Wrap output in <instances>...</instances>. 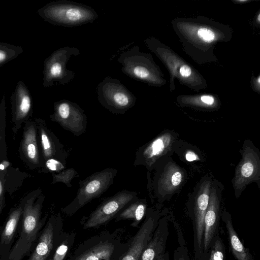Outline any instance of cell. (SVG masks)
<instances>
[{
  "mask_svg": "<svg viewBox=\"0 0 260 260\" xmlns=\"http://www.w3.org/2000/svg\"><path fill=\"white\" fill-rule=\"evenodd\" d=\"M33 119L36 124L38 142L41 147L43 164L49 159H55L66 165L68 153L63 145L48 128L44 119L37 117Z\"/></svg>",
  "mask_w": 260,
  "mask_h": 260,
  "instance_id": "17",
  "label": "cell"
},
{
  "mask_svg": "<svg viewBox=\"0 0 260 260\" xmlns=\"http://www.w3.org/2000/svg\"><path fill=\"white\" fill-rule=\"evenodd\" d=\"M66 165L55 159H49L44 162L42 170L45 172L58 173L65 169Z\"/></svg>",
  "mask_w": 260,
  "mask_h": 260,
  "instance_id": "30",
  "label": "cell"
},
{
  "mask_svg": "<svg viewBox=\"0 0 260 260\" xmlns=\"http://www.w3.org/2000/svg\"><path fill=\"white\" fill-rule=\"evenodd\" d=\"M174 260H185V258H184L183 255H179L177 252V256L174 255Z\"/></svg>",
  "mask_w": 260,
  "mask_h": 260,
  "instance_id": "34",
  "label": "cell"
},
{
  "mask_svg": "<svg viewBox=\"0 0 260 260\" xmlns=\"http://www.w3.org/2000/svg\"><path fill=\"white\" fill-rule=\"evenodd\" d=\"M145 216L144 221L133 238L127 250L118 260H139L152 237L161 214L158 209L147 208Z\"/></svg>",
  "mask_w": 260,
  "mask_h": 260,
  "instance_id": "16",
  "label": "cell"
},
{
  "mask_svg": "<svg viewBox=\"0 0 260 260\" xmlns=\"http://www.w3.org/2000/svg\"><path fill=\"white\" fill-rule=\"evenodd\" d=\"M118 171L108 168L87 177L79 183V187L74 200L61 208L66 214L72 215L93 199L106 191L113 183Z\"/></svg>",
  "mask_w": 260,
  "mask_h": 260,
  "instance_id": "7",
  "label": "cell"
},
{
  "mask_svg": "<svg viewBox=\"0 0 260 260\" xmlns=\"http://www.w3.org/2000/svg\"><path fill=\"white\" fill-rule=\"evenodd\" d=\"M144 43L167 67L171 78L170 81L173 82L176 78L180 84L197 92L207 87L206 80L196 69L158 39L150 37L145 40Z\"/></svg>",
  "mask_w": 260,
  "mask_h": 260,
  "instance_id": "4",
  "label": "cell"
},
{
  "mask_svg": "<svg viewBox=\"0 0 260 260\" xmlns=\"http://www.w3.org/2000/svg\"><path fill=\"white\" fill-rule=\"evenodd\" d=\"M38 14L52 25L66 27L92 23L99 17L92 7L69 0L47 3L38 10Z\"/></svg>",
  "mask_w": 260,
  "mask_h": 260,
  "instance_id": "5",
  "label": "cell"
},
{
  "mask_svg": "<svg viewBox=\"0 0 260 260\" xmlns=\"http://www.w3.org/2000/svg\"><path fill=\"white\" fill-rule=\"evenodd\" d=\"M54 112L49 115L51 121L63 129L79 137L86 130L87 117L83 109L77 103L68 100H61L53 104Z\"/></svg>",
  "mask_w": 260,
  "mask_h": 260,
  "instance_id": "14",
  "label": "cell"
},
{
  "mask_svg": "<svg viewBox=\"0 0 260 260\" xmlns=\"http://www.w3.org/2000/svg\"><path fill=\"white\" fill-rule=\"evenodd\" d=\"M212 180L204 176L198 182L189 197L188 207L194 222V250L199 254L203 253L204 221L208 205Z\"/></svg>",
  "mask_w": 260,
  "mask_h": 260,
  "instance_id": "12",
  "label": "cell"
},
{
  "mask_svg": "<svg viewBox=\"0 0 260 260\" xmlns=\"http://www.w3.org/2000/svg\"><path fill=\"white\" fill-rule=\"evenodd\" d=\"M5 206L4 179L0 171V214Z\"/></svg>",
  "mask_w": 260,
  "mask_h": 260,
  "instance_id": "32",
  "label": "cell"
},
{
  "mask_svg": "<svg viewBox=\"0 0 260 260\" xmlns=\"http://www.w3.org/2000/svg\"><path fill=\"white\" fill-rule=\"evenodd\" d=\"M22 51L21 47L0 42V68L17 57Z\"/></svg>",
  "mask_w": 260,
  "mask_h": 260,
  "instance_id": "27",
  "label": "cell"
},
{
  "mask_svg": "<svg viewBox=\"0 0 260 260\" xmlns=\"http://www.w3.org/2000/svg\"><path fill=\"white\" fill-rule=\"evenodd\" d=\"M68 249V242L67 240H65L57 247L53 257V260H63Z\"/></svg>",
  "mask_w": 260,
  "mask_h": 260,
  "instance_id": "31",
  "label": "cell"
},
{
  "mask_svg": "<svg viewBox=\"0 0 260 260\" xmlns=\"http://www.w3.org/2000/svg\"><path fill=\"white\" fill-rule=\"evenodd\" d=\"M177 102L182 106H188L207 110L215 109L219 106L214 96L207 94L181 95L177 97Z\"/></svg>",
  "mask_w": 260,
  "mask_h": 260,
  "instance_id": "26",
  "label": "cell"
},
{
  "mask_svg": "<svg viewBox=\"0 0 260 260\" xmlns=\"http://www.w3.org/2000/svg\"><path fill=\"white\" fill-rule=\"evenodd\" d=\"M44 200L45 196L41 189L32 192L22 211L20 234L9 252L1 260H22L28 255L47 218L46 216L41 219Z\"/></svg>",
  "mask_w": 260,
  "mask_h": 260,
  "instance_id": "2",
  "label": "cell"
},
{
  "mask_svg": "<svg viewBox=\"0 0 260 260\" xmlns=\"http://www.w3.org/2000/svg\"><path fill=\"white\" fill-rule=\"evenodd\" d=\"M19 152L21 159L30 169L43 167V161L39 151L37 128L34 119L24 122Z\"/></svg>",
  "mask_w": 260,
  "mask_h": 260,
  "instance_id": "19",
  "label": "cell"
},
{
  "mask_svg": "<svg viewBox=\"0 0 260 260\" xmlns=\"http://www.w3.org/2000/svg\"><path fill=\"white\" fill-rule=\"evenodd\" d=\"M78 172L74 168H71L58 172L52 173V184L58 182L63 183L67 187H71V181L76 177Z\"/></svg>",
  "mask_w": 260,
  "mask_h": 260,
  "instance_id": "28",
  "label": "cell"
},
{
  "mask_svg": "<svg viewBox=\"0 0 260 260\" xmlns=\"http://www.w3.org/2000/svg\"><path fill=\"white\" fill-rule=\"evenodd\" d=\"M147 210V204L145 199H139L129 203L115 216L117 221L131 219L133 221L131 225L137 227L143 217L145 216Z\"/></svg>",
  "mask_w": 260,
  "mask_h": 260,
  "instance_id": "25",
  "label": "cell"
},
{
  "mask_svg": "<svg viewBox=\"0 0 260 260\" xmlns=\"http://www.w3.org/2000/svg\"><path fill=\"white\" fill-rule=\"evenodd\" d=\"M117 61L122 72L129 77L152 86H161L166 83L163 73L149 53L142 52L138 45L121 53Z\"/></svg>",
  "mask_w": 260,
  "mask_h": 260,
  "instance_id": "6",
  "label": "cell"
},
{
  "mask_svg": "<svg viewBox=\"0 0 260 260\" xmlns=\"http://www.w3.org/2000/svg\"><path fill=\"white\" fill-rule=\"evenodd\" d=\"M147 172L150 198L159 203L171 198L177 192L187 177L185 170L171 157L161 160L150 171Z\"/></svg>",
  "mask_w": 260,
  "mask_h": 260,
  "instance_id": "3",
  "label": "cell"
},
{
  "mask_svg": "<svg viewBox=\"0 0 260 260\" xmlns=\"http://www.w3.org/2000/svg\"><path fill=\"white\" fill-rule=\"evenodd\" d=\"M80 54L79 48L70 46L61 47L53 51L44 60V87H50L56 84L64 85L71 82L76 73L67 68L68 63L72 56Z\"/></svg>",
  "mask_w": 260,
  "mask_h": 260,
  "instance_id": "11",
  "label": "cell"
},
{
  "mask_svg": "<svg viewBox=\"0 0 260 260\" xmlns=\"http://www.w3.org/2000/svg\"><path fill=\"white\" fill-rule=\"evenodd\" d=\"M58 217L52 216L43 229L37 245L28 260H46L52 247L54 225Z\"/></svg>",
  "mask_w": 260,
  "mask_h": 260,
  "instance_id": "22",
  "label": "cell"
},
{
  "mask_svg": "<svg viewBox=\"0 0 260 260\" xmlns=\"http://www.w3.org/2000/svg\"><path fill=\"white\" fill-rule=\"evenodd\" d=\"M116 243L106 240L99 242L78 256L75 260H111Z\"/></svg>",
  "mask_w": 260,
  "mask_h": 260,
  "instance_id": "24",
  "label": "cell"
},
{
  "mask_svg": "<svg viewBox=\"0 0 260 260\" xmlns=\"http://www.w3.org/2000/svg\"><path fill=\"white\" fill-rule=\"evenodd\" d=\"M31 193L32 192L25 197L17 206L10 211L1 235L0 256L2 257L5 256L11 249L12 241L22 216L23 207Z\"/></svg>",
  "mask_w": 260,
  "mask_h": 260,
  "instance_id": "21",
  "label": "cell"
},
{
  "mask_svg": "<svg viewBox=\"0 0 260 260\" xmlns=\"http://www.w3.org/2000/svg\"><path fill=\"white\" fill-rule=\"evenodd\" d=\"M168 216L160 218L151 238L139 260H168L166 252L168 231Z\"/></svg>",
  "mask_w": 260,
  "mask_h": 260,
  "instance_id": "20",
  "label": "cell"
},
{
  "mask_svg": "<svg viewBox=\"0 0 260 260\" xmlns=\"http://www.w3.org/2000/svg\"><path fill=\"white\" fill-rule=\"evenodd\" d=\"M180 140L173 131L166 130L139 148L135 153L134 166H144L147 172L161 160L171 157Z\"/></svg>",
  "mask_w": 260,
  "mask_h": 260,
  "instance_id": "8",
  "label": "cell"
},
{
  "mask_svg": "<svg viewBox=\"0 0 260 260\" xmlns=\"http://www.w3.org/2000/svg\"><path fill=\"white\" fill-rule=\"evenodd\" d=\"M241 158L232 179L235 197L238 199L252 182L260 184V152L250 140H245L240 150Z\"/></svg>",
  "mask_w": 260,
  "mask_h": 260,
  "instance_id": "9",
  "label": "cell"
},
{
  "mask_svg": "<svg viewBox=\"0 0 260 260\" xmlns=\"http://www.w3.org/2000/svg\"><path fill=\"white\" fill-rule=\"evenodd\" d=\"M208 260H224L225 247L222 240L217 234L212 244Z\"/></svg>",
  "mask_w": 260,
  "mask_h": 260,
  "instance_id": "29",
  "label": "cell"
},
{
  "mask_svg": "<svg viewBox=\"0 0 260 260\" xmlns=\"http://www.w3.org/2000/svg\"><path fill=\"white\" fill-rule=\"evenodd\" d=\"M184 157L187 161H193L200 159L199 156L192 149H187L184 150Z\"/></svg>",
  "mask_w": 260,
  "mask_h": 260,
  "instance_id": "33",
  "label": "cell"
},
{
  "mask_svg": "<svg viewBox=\"0 0 260 260\" xmlns=\"http://www.w3.org/2000/svg\"><path fill=\"white\" fill-rule=\"evenodd\" d=\"M98 99L101 105L111 113L124 114L133 107L136 96L120 80L106 77L96 87Z\"/></svg>",
  "mask_w": 260,
  "mask_h": 260,
  "instance_id": "10",
  "label": "cell"
},
{
  "mask_svg": "<svg viewBox=\"0 0 260 260\" xmlns=\"http://www.w3.org/2000/svg\"><path fill=\"white\" fill-rule=\"evenodd\" d=\"M11 109L13 126L12 129L16 134L22 124L29 120L32 114V101L28 88L22 80L19 81L11 98Z\"/></svg>",
  "mask_w": 260,
  "mask_h": 260,
  "instance_id": "18",
  "label": "cell"
},
{
  "mask_svg": "<svg viewBox=\"0 0 260 260\" xmlns=\"http://www.w3.org/2000/svg\"><path fill=\"white\" fill-rule=\"evenodd\" d=\"M224 222L232 253L237 260H253L249 250L245 248L235 231L231 215L224 209L221 215Z\"/></svg>",
  "mask_w": 260,
  "mask_h": 260,
  "instance_id": "23",
  "label": "cell"
},
{
  "mask_svg": "<svg viewBox=\"0 0 260 260\" xmlns=\"http://www.w3.org/2000/svg\"><path fill=\"white\" fill-rule=\"evenodd\" d=\"M172 23L184 51L200 64L215 61L213 51L215 45L228 42L232 37V29L228 25L204 16L177 18Z\"/></svg>",
  "mask_w": 260,
  "mask_h": 260,
  "instance_id": "1",
  "label": "cell"
},
{
  "mask_svg": "<svg viewBox=\"0 0 260 260\" xmlns=\"http://www.w3.org/2000/svg\"><path fill=\"white\" fill-rule=\"evenodd\" d=\"M224 186L216 179H212L208 205L204 221L203 253H208L218 233L221 215V204Z\"/></svg>",
  "mask_w": 260,
  "mask_h": 260,
  "instance_id": "15",
  "label": "cell"
},
{
  "mask_svg": "<svg viewBox=\"0 0 260 260\" xmlns=\"http://www.w3.org/2000/svg\"><path fill=\"white\" fill-rule=\"evenodd\" d=\"M138 198L137 192L127 189L106 198L87 217L84 223V228H92L107 223Z\"/></svg>",
  "mask_w": 260,
  "mask_h": 260,
  "instance_id": "13",
  "label": "cell"
}]
</instances>
